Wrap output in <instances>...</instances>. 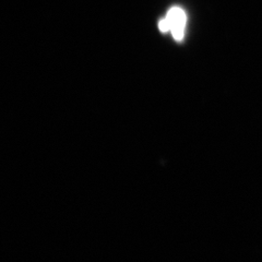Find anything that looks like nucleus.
<instances>
[{
	"label": "nucleus",
	"instance_id": "f257e3e1",
	"mask_svg": "<svg viewBox=\"0 0 262 262\" xmlns=\"http://www.w3.org/2000/svg\"><path fill=\"white\" fill-rule=\"evenodd\" d=\"M166 19L170 24V30L177 40L184 37V29L186 23L185 12L180 8H171L167 13Z\"/></svg>",
	"mask_w": 262,
	"mask_h": 262
},
{
	"label": "nucleus",
	"instance_id": "f03ea898",
	"mask_svg": "<svg viewBox=\"0 0 262 262\" xmlns=\"http://www.w3.org/2000/svg\"><path fill=\"white\" fill-rule=\"evenodd\" d=\"M160 29L162 32H167L168 30H170V24L166 18L160 22Z\"/></svg>",
	"mask_w": 262,
	"mask_h": 262
}]
</instances>
